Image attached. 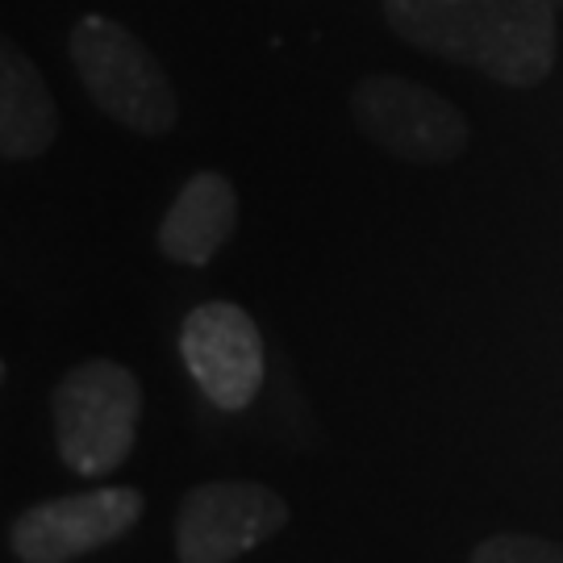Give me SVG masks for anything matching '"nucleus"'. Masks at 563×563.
<instances>
[{
    "instance_id": "nucleus-1",
    "label": "nucleus",
    "mask_w": 563,
    "mask_h": 563,
    "mask_svg": "<svg viewBox=\"0 0 563 563\" xmlns=\"http://www.w3.org/2000/svg\"><path fill=\"white\" fill-rule=\"evenodd\" d=\"M388 30L505 88H534L560 59L555 0H384Z\"/></svg>"
},
{
    "instance_id": "nucleus-2",
    "label": "nucleus",
    "mask_w": 563,
    "mask_h": 563,
    "mask_svg": "<svg viewBox=\"0 0 563 563\" xmlns=\"http://www.w3.org/2000/svg\"><path fill=\"white\" fill-rule=\"evenodd\" d=\"M71 67L80 71L88 101L101 109L104 118H113L118 125L159 139L172 134L180 121V97L167 80L163 63L139 42V34H130L121 21L88 13L71 25Z\"/></svg>"
},
{
    "instance_id": "nucleus-3",
    "label": "nucleus",
    "mask_w": 563,
    "mask_h": 563,
    "mask_svg": "<svg viewBox=\"0 0 563 563\" xmlns=\"http://www.w3.org/2000/svg\"><path fill=\"white\" fill-rule=\"evenodd\" d=\"M59 460L76 476H109L130 460L142 422V384L113 360L76 363L51 393Z\"/></svg>"
},
{
    "instance_id": "nucleus-4",
    "label": "nucleus",
    "mask_w": 563,
    "mask_h": 563,
    "mask_svg": "<svg viewBox=\"0 0 563 563\" xmlns=\"http://www.w3.org/2000/svg\"><path fill=\"white\" fill-rule=\"evenodd\" d=\"M351 118L372 146L418 167L455 163L472 146V121L460 104L405 76H367L355 84Z\"/></svg>"
},
{
    "instance_id": "nucleus-5",
    "label": "nucleus",
    "mask_w": 563,
    "mask_h": 563,
    "mask_svg": "<svg viewBox=\"0 0 563 563\" xmlns=\"http://www.w3.org/2000/svg\"><path fill=\"white\" fill-rule=\"evenodd\" d=\"M292 518L276 488L260 481H205L176 514V560L234 563L246 551L272 543Z\"/></svg>"
},
{
    "instance_id": "nucleus-6",
    "label": "nucleus",
    "mask_w": 563,
    "mask_h": 563,
    "mask_svg": "<svg viewBox=\"0 0 563 563\" xmlns=\"http://www.w3.org/2000/svg\"><path fill=\"white\" fill-rule=\"evenodd\" d=\"M146 497L130 484H104L55 501H38L21 509L9 526V551L21 563H71L118 543L139 526Z\"/></svg>"
},
{
    "instance_id": "nucleus-7",
    "label": "nucleus",
    "mask_w": 563,
    "mask_h": 563,
    "mask_svg": "<svg viewBox=\"0 0 563 563\" xmlns=\"http://www.w3.org/2000/svg\"><path fill=\"white\" fill-rule=\"evenodd\" d=\"M180 355L205 401L242 413L263 388V334L234 301L197 305L180 325Z\"/></svg>"
},
{
    "instance_id": "nucleus-8",
    "label": "nucleus",
    "mask_w": 563,
    "mask_h": 563,
    "mask_svg": "<svg viewBox=\"0 0 563 563\" xmlns=\"http://www.w3.org/2000/svg\"><path fill=\"white\" fill-rule=\"evenodd\" d=\"M239 225V192L222 172L188 176L159 222V251L172 263L205 267Z\"/></svg>"
},
{
    "instance_id": "nucleus-9",
    "label": "nucleus",
    "mask_w": 563,
    "mask_h": 563,
    "mask_svg": "<svg viewBox=\"0 0 563 563\" xmlns=\"http://www.w3.org/2000/svg\"><path fill=\"white\" fill-rule=\"evenodd\" d=\"M59 134V109L34 59L0 34V159H38Z\"/></svg>"
},
{
    "instance_id": "nucleus-10",
    "label": "nucleus",
    "mask_w": 563,
    "mask_h": 563,
    "mask_svg": "<svg viewBox=\"0 0 563 563\" xmlns=\"http://www.w3.org/2000/svg\"><path fill=\"white\" fill-rule=\"evenodd\" d=\"M467 563H563V547L543 539V534L501 530V534H488L484 543L472 547Z\"/></svg>"
},
{
    "instance_id": "nucleus-11",
    "label": "nucleus",
    "mask_w": 563,
    "mask_h": 563,
    "mask_svg": "<svg viewBox=\"0 0 563 563\" xmlns=\"http://www.w3.org/2000/svg\"><path fill=\"white\" fill-rule=\"evenodd\" d=\"M0 384H4V363H0Z\"/></svg>"
}]
</instances>
